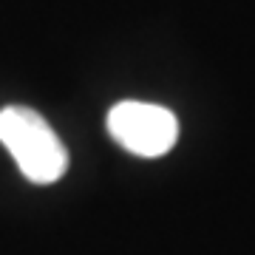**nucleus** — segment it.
Returning <instances> with one entry per match:
<instances>
[{
	"label": "nucleus",
	"mask_w": 255,
	"mask_h": 255,
	"mask_svg": "<svg viewBox=\"0 0 255 255\" xmlns=\"http://www.w3.org/2000/svg\"><path fill=\"white\" fill-rule=\"evenodd\" d=\"M108 130L128 153L156 159L176 145L179 122L167 108L150 102H119L108 114Z\"/></svg>",
	"instance_id": "obj_2"
},
{
	"label": "nucleus",
	"mask_w": 255,
	"mask_h": 255,
	"mask_svg": "<svg viewBox=\"0 0 255 255\" xmlns=\"http://www.w3.org/2000/svg\"><path fill=\"white\" fill-rule=\"evenodd\" d=\"M0 142L6 145L20 173L34 184H51L68 167V150L37 111L9 105L0 111Z\"/></svg>",
	"instance_id": "obj_1"
}]
</instances>
